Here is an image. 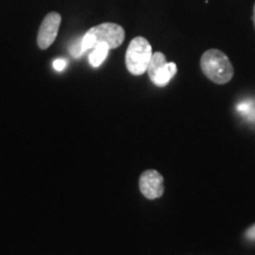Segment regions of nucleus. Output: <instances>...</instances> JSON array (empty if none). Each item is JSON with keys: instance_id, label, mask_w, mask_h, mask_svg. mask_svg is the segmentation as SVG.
Listing matches in <instances>:
<instances>
[{"instance_id": "4", "label": "nucleus", "mask_w": 255, "mask_h": 255, "mask_svg": "<svg viewBox=\"0 0 255 255\" xmlns=\"http://www.w3.org/2000/svg\"><path fill=\"white\" fill-rule=\"evenodd\" d=\"M146 71H148L150 81L156 87H165L176 75L177 66L173 62L168 63L167 58L162 52H155L152 53Z\"/></svg>"}, {"instance_id": "1", "label": "nucleus", "mask_w": 255, "mask_h": 255, "mask_svg": "<svg viewBox=\"0 0 255 255\" xmlns=\"http://www.w3.org/2000/svg\"><path fill=\"white\" fill-rule=\"evenodd\" d=\"M201 70L205 76L216 84H227L234 76V68L227 55L218 49L207 50L201 57Z\"/></svg>"}, {"instance_id": "3", "label": "nucleus", "mask_w": 255, "mask_h": 255, "mask_svg": "<svg viewBox=\"0 0 255 255\" xmlns=\"http://www.w3.org/2000/svg\"><path fill=\"white\" fill-rule=\"evenodd\" d=\"M152 57V47L144 37H136L130 41L126 53L128 71L133 76H142L148 70Z\"/></svg>"}, {"instance_id": "5", "label": "nucleus", "mask_w": 255, "mask_h": 255, "mask_svg": "<svg viewBox=\"0 0 255 255\" xmlns=\"http://www.w3.org/2000/svg\"><path fill=\"white\" fill-rule=\"evenodd\" d=\"M60 23H62V15L57 12H50L43 19L37 37V43L40 50H46L52 45L58 34Z\"/></svg>"}, {"instance_id": "11", "label": "nucleus", "mask_w": 255, "mask_h": 255, "mask_svg": "<svg viewBox=\"0 0 255 255\" xmlns=\"http://www.w3.org/2000/svg\"><path fill=\"white\" fill-rule=\"evenodd\" d=\"M253 24H254V27H255V4H254V8H253Z\"/></svg>"}, {"instance_id": "8", "label": "nucleus", "mask_w": 255, "mask_h": 255, "mask_svg": "<svg viewBox=\"0 0 255 255\" xmlns=\"http://www.w3.org/2000/svg\"><path fill=\"white\" fill-rule=\"evenodd\" d=\"M84 52L85 51L83 50V46H82V38L78 40H75L71 45H70V53H71V56L75 57V58H79V57H82V55Z\"/></svg>"}, {"instance_id": "7", "label": "nucleus", "mask_w": 255, "mask_h": 255, "mask_svg": "<svg viewBox=\"0 0 255 255\" xmlns=\"http://www.w3.org/2000/svg\"><path fill=\"white\" fill-rule=\"evenodd\" d=\"M110 47L105 43H98L92 49V52L89 56V62H90L91 66L94 68H98L101 66L105 59H107L108 53H109Z\"/></svg>"}, {"instance_id": "6", "label": "nucleus", "mask_w": 255, "mask_h": 255, "mask_svg": "<svg viewBox=\"0 0 255 255\" xmlns=\"http://www.w3.org/2000/svg\"><path fill=\"white\" fill-rule=\"evenodd\" d=\"M139 189L148 200L158 199L163 195V176L156 170H145L139 177Z\"/></svg>"}, {"instance_id": "2", "label": "nucleus", "mask_w": 255, "mask_h": 255, "mask_svg": "<svg viewBox=\"0 0 255 255\" xmlns=\"http://www.w3.org/2000/svg\"><path fill=\"white\" fill-rule=\"evenodd\" d=\"M126 38L124 28L119 24L103 23L97 26L91 27L84 36L82 37L83 50H92L98 43H105L110 50L117 49L123 44Z\"/></svg>"}, {"instance_id": "9", "label": "nucleus", "mask_w": 255, "mask_h": 255, "mask_svg": "<svg viewBox=\"0 0 255 255\" xmlns=\"http://www.w3.org/2000/svg\"><path fill=\"white\" fill-rule=\"evenodd\" d=\"M66 65H68V62H66L65 59H56L55 62H53V68H55L56 71H63L64 69L66 68Z\"/></svg>"}, {"instance_id": "10", "label": "nucleus", "mask_w": 255, "mask_h": 255, "mask_svg": "<svg viewBox=\"0 0 255 255\" xmlns=\"http://www.w3.org/2000/svg\"><path fill=\"white\" fill-rule=\"evenodd\" d=\"M245 235H246V238L248 239V240L255 241V225L248 228V231L246 232V234Z\"/></svg>"}]
</instances>
